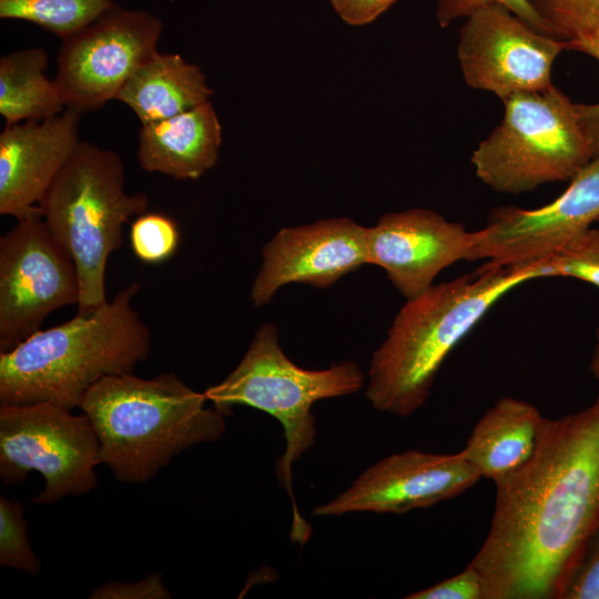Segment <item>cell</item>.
<instances>
[{
  "label": "cell",
  "mask_w": 599,
  "mask_h": 599,
  "mask_svg": "<svg viewBox=\"0 0 599 599\" xmlns=\"http://www.w3.org/2000/svg\"><path fill=\"white\" fill-rule=\"evenodd\" d=\"M221 143V122L211 101H206L143 124L138 134V161L148 172L179 181L196 180L216 164Z\"/></svg>",
  "instance_id": "e0dca14e"
},
{
  "label": "cell",
  "mask_w": 599,
  "mask_h": 599,
  "mask_svg": "<svg viewBox=\"0 0 599 599\" xmlns=\"http://www.w3.org/2000/svg\"><path fill=\"white\" fill-rule=\"evenodd\" d=\"M502 102L501 123L471 156L477 177L494 191L520 194L571 180L592 160L576 103L555 85Z\"/></svg>",
  "instance_id": "52a82bcc"
},
{
  "label": "cell",
  "mask_w": 599,
  "mask_h": 599,
  "mask_svg": "<svg viewBox=\"0 0 599 599\" xmlns=\"http://www.w3.org/2000/svg\"><path fill=\"white\" fill-rule=\"evenodd\" d=\"M336 14L349 26H365L376 20L397 0H329Z\"/></svg>",
  "instance_id": "f546056e"
},
{
  "label": "cell",
  "mask_w": 599,
  "mask_h": 599,
  "mask_svg": "<svg viewBox=\"0 0 599 599\" xmlns=\"http://www.w3.org/2000/svg\"><path fill=\"white\" fill-rule=\"evenodd\" d=\"M551 26L555 38L569 43L570 50L587 53L599 61V0H530ZM580 124L589 140L592 159L599 158V103H576Z\"/></svg>",
  "instance_id": "44dd1931"
},
{
  "label": "cell",
  "mask_w": 599,
  "mask_h": 599,
  "mask_svg": "<svg viewBox=\"0 0 599 599\" xmlns=\"http://www.w3.org/2000/svg\"><path fill=\"white\" fill-rule=\"evenodd\" d=\"M162 30L156 17L115 3L62 39L53 80L67 109L83 113L115 100L129 78L159 52Z\"/></svg>",
  "instance_id": "30bf717a"
},
{
  "label": "cell",
  "mask_w": 599,
  "mask_h": 599,
  "mask_svg": "<svg viewBox=\"0 0 599 599\" xmlns=\"http://www.w3.org/2000/svg\"><path fill=\"white\" fill-rule=\"evenodd\" d=\"M91 599H170L172 593L164 586L161 573H150L133 582L111 581L95 588Z\"/></svg>",
  "instance_id": "f1b7e54d"
},
{
  "label": "cell",
  "mask_w": 599,
  "mask_h": 599,
  "mask_svg": "<svg viewBox=\"0 0 599 599\" xmlns=\"http://www.w3.org/2000/svg\"><path fill=\"white\" fill-rule=\"evenodd\" d=\"M73 258L41 214L18 220L0 238V353L40 331L52 312L78 305Z\"/></svg>",
  "instance_id": "9c48e42d"
},
{
  "label": "cell",
  "mask_w": 599,
  "mask_h": 599,
  "mask_svg": "<svg viewBox=\"0 0 599 599\" xmlns=\"http://www.w3.org/2000/svg\"><path fill=\"white\" fill-rule=\"evenodd\" d=\"M132 283L111 302L40 329L0 353V405L54 403L79 407L106 376L131 374L151 352V333L132 305Z\"/></svg>",
  "instance_id": "3957f363"
},
{
  "label": "cell",
  "mask_w": 599,
  "mask_h": 599,
  "mask_svg": "<svg viewBox=\"0 0 599 599\" xmlns=\"http://www.w3.org/2000/svg\"><path fill=\"white\" fill-rule=\"evenodd\" d=\"M599 221V158L570 180L555 201L532 210L501 206L493 210L478 230L471 261L490 266L540 262Z\"/></svg>",
  "instance_id": "7c38bea8"
},
{
  "label": "cell",
  "mask_w": 599,
  "mask_h": 599,
  "mask_svg": "<svg viewBox=\"0 0 599 599\" xmlns=\"http://www.w3.org/2000/svg\"><path fill=\"white\" fill-rule=\"evenodd\" d=\"M206 400L172 372L151 379L131 373L102 378L79 408L98 436L99 463L119 481L142 484L182 451L222 437L226 414Z\"/></svg>",
  "instance_id": "277c9868"
},
{
  "label": "cell",
  "mask_w": 599,
  "mask_h": 599,
  "mask_svg": "<svg viewBox=\"0 0 599 599\" xmlns=\"http://www.w3.org/2000/svg\"><path fill=\"white\" fill-rule=\"evenodd\" d=\"M542 263L545 277H573L599 287V230L589 227Z\"/></svg>",
  "instance_id": "cb8c5ba5"
},
{
  "label": "cell",
  "mask_w": 599,
  "mask_h": 599,
  "mask_svg": "<svg viewBox=\"0 0 599 599\" xmlns=\"http://www.w3.org/2000/svg\"><path fill=\"white\" fill-rule=\"evenodd\" d=\"M180 232L170 216L144 212L135 216L130 227V243L134 255L148 264H160L176 251Z\"/></svg>",
  "instance_id": "d4e9b609"
},
{
  "label": "cell",
  "mask_w": 599,
  "mask_h": 599,
  "mask_svg": "<svg viewBox=\"0 0 599 599\" xmlns=\"http://www.w3.org/2000/svg\"><path fill=\"white\" fill-rule=\"evenodd\" d=\"M494 484L490 527L468 564L484 599H561L599 529V396L545 417L529 460Z\"/></svg>",
  "instance_id": "6da1fadb"
},
{
  "label": "cell",
  "mask_w": 599,
  "mask_h": 599,
  "mask_svg": "<svg viewBox=\"0 0 599 599\" xmlns=\"http://www.w3.org/2000/svg\"><path fill=\"white\" fill-rule=\"evenodd\" d=\"M365 382L366 375L355 362L343 361L324 369L300 367L282 349L275 325L263 323L235 369L204 392L207 400L226 415L234 406H250L274 417L283 427L285 450L276 475L292 502L291 539L301 546L308 540L311 527L294 499L292 469L316 440L312 407L322 399L356 393Z\"/></svg>",
  "instance_id": "5b68a950"
},
{
  "label": "cell",
  "mask_w": 599,
  "mask_h": 599,
  "mask_svg": "<svg viewBox=\"0 0 599 599\" xmlns=\"http://www.w3.org/2000/svg\"><path fill=\"white\" fill-rule=\"evenodd\" d=\"M542 277V261L484 264L406 300L369 362L365 396L373 408L399 417L418 410L447 356L487 312L517 286Z\"/></svg>",
  "instance_id": "7a4b0ae2"
},
{
  "label": "cell",
  "mask_w": 599,
  "mask_h": 599,
  "mask_svg": "<svg viewBox=\"0 0 599 599\" xmlns=\"http://www.w3.org/2000/svg\"><path fill=\"white\" fill-rule=\"evenodd\" d=\"M369 264L367 227L348 217L284 227L263 247L252 288L256 307L267 304L284 285L304 283L326 288Z\"/></svg>",
  "instance_id": "5bb4252c"
},
{
  "label": "cell",
  "mask_w": 599,
  "mask_h": 599,
  "mask_svg": "<svg viewBox=\"0 0 599 599\" xmlns=\"http://www.w3.org/2000/svg\"><path fill=\"white\" fill-rule=\"evenodd\" d=\"M47 64L48 54L41 47L0 58V114L6 125L41 121L67 109L57 83L44 74Z\"/></svg>",
  "instance_id": "ffe728a7"
},
{
  "label": "cell",
  "mask_w": 599,
  "mask_h": 599,
  "mask_svg": "<svg viewBox=\"0 0 599 599\" xmlns=\"http://www.w3.org/2000/svg\"><path fill=\"white\" fill-rule=\"evenodd\" d=\"M567 41L542 34L499 3L467 17L459 32L458 60L466 83L501 100L549 89L556 58Z\"/></svg>",
  "instance_id": "8fae6325"
},
{
  "label": "cell",
  "mask_w": 599,
  "mask_h": 599,
  "mask_svg": "<svg viewBox=\"0 0 599 599\" xmlns=\"http://www.w3.org/2000/svg\"><path fill=\"white\" fill-rule=\"evenodd\" d=\"M589 369L592 376L596 379H599V328L596 332V344H595L593 353H592L591 361L589 364Z\"/></svg>",
  "instance_id": "4dcf8cb0"
},
{
  "label": "cell",
  "mask_w": 599,
  "mask_h": 599,
  "mask_svg": "<svg viewBox=\"0 0 599 599\" xmlns=\"http://www.w3.org/2000/svg\"><path fill=\"white\" fill-rule=\"evenodd\" d=\"M481 479L460 451L417 449L388 455L366 468L344 491L313 515L404 514L454 498Z\"/></svg>",
  "instance_id": "4fadbf2b"
},
{
  "label": "cell",
  "mask_w": 599,
  "mask_h": 599,
  "mask_svg": "<svg viewBox=\"0 0 599 599\" xmlns=\"http://www.w3.org/2000/svg\"><path fill=\"white\" fill-rule=\"evenodd\" d=\"M99 439L89 418L42 402L0 405V478L7 485L38 471L44 488L32 504L50 505L97 486Z\"/></svg>",
  "instance_id": "ba28073f"
},
{
  "label": "cell",
  "mask_w": 599,
  "mask_h": 599,
  "mask_svg": "<svg viewBox=\"0 0 599 599\" xmlns=\"http://www.w3.org/2000/svg\"><path fill=\"white\" fill-rule=\"evenodd\" d=\"M407 599H484V582L471 566L428 588L407 595Z\"/></svg>",
  "instance_id": "4316f807"
},
{
  "label": "cell",
  "mask_w": 599,
  "mask_h": 599,
  "mask_svg": "<svg viewBox=\"0 0 599 599\" xmlns=\"http://www.w3.org/2000/svg\"><path fill=\"white\" fill-rule=\"evenodd\" d=\"M488 3L505 6L536 31L555 37L551 26L537 12L530 0H438L436 18L439 26L445 28Z\"/></svg>",
  "instance_id": "484cf974"
},
{
  "label": "cell",
  "mask_w": 599,
  "mask_h": 599,
  "mask_svg": "<svg viewBox=\"0 0 599 599\" xmlns=\"http://www.w3.org/2000/svg\"><path fill=\"white\" fill-rule=\"evenodd\" d=\"M81 113L6 125L0 133V214H41L40 204L80 144Z\"/></svg>",
  "instance_id": "2e32d148"
},
{
  "label": "cell",
  "mask_w": 599,
  "mask_h": 599,
  "mask_svg": "<svg viewBox=\"0 0 599 599\" xmlns=\"http://www.w3.org/2000/svg\"><path fill=\"white\" fill-rule=\"evenodd\" d=\"M212 94L199 65L176 53L156 52L129 78L115 100L128 105L143 125L191 110Z\"/></svg>",
  "instance_id": "d6986e66"
},
{
  "label": "cell",
  "mask_w": 599,
  "mask_h": 599,
  "mask_svg": "<svg viewBox=\"0 0 599 599\" xmlns=\"http://www.w3.org/2000/svg\"><path fill=\"white\" fill-rule=\"evenodd\" d=\"M23 511L20 502L0 497V566L34 577L41 561L31 548Z\"/></svg>",
  "instance_id": "603a6c76"
},
{
  "label": "cell",
  "mask_w": 599,
  "mask_h": 599,
  "mask_svg": "<svg viewBox=\"0 0 599 599\" xmlns=\"http://www.w3.org/2000/svg\"><path fill=\"white\" fill-rule=\"evenodd\" d=\"M114 4L113 0H0V18L32 22L62 40Z\"/></svg>",
  "instance_id": "7402d4cb"
},
{
  "label": "cell",
  "mask_w": 599,
  "mask_h": 599,
  "mask_svg": "<svg viewBox=\"0 0 599 599\" xmlns=\"http://www.w3.org/2000/svg\"><path fill=\"white\" fill-rule=\"evenodd\" d=\"M478 232L428 209L387 213L367 227L369 264L382 267L406 298L425 292L458 261H471Z\"/></svg>",
  "instance_id": "9a60e30c"
},
{
  "label": "cell",
  "mask_w": 599,
  "mask_h": 599,
  "mask_svg": "<svg viewBox=\"0 0 599 599\" xmlns=\"http://www.w3.org/2000/svg\"><path fill=\"white\" fill-rule=\"evenodd\" d=\"M544 420L532 404L502 397L480 417L461 453L481 478L495 483L529 460Z\"/></svg>",
  "instance_id": "ac0fdd59"
},
{
  "label": "cell",
  "mask_w": 599,
  "mask_h": 599,
  "mask_svg": "<svg viewBox=\"0 0 599 599\" xmlns=\"http://www.w3.org/2000/svg\"><path fill=\"white\" fill-rule=\"evenodd\" d=\"M561 599H599V529L590 540Z\"/></svg>",
  "instance_id": "83f0119b"
},
{
  "label": "cell",
  "mask_w": 599,
  "mask_h": 599,
  "mask_svg": "<svg viewBox=\"0 0 599 599\" xmlns=\"http://www.w3.org/2000/svg\"><path fill=\"white\" fill-rule=\"evenodd\" d=\"M122 158L81 141L44 195L41 215L73 258L80 281L77 314L106 304L109 256L123 244V226L148 211L149 197L124 189Z\"/></svg>",
  "instance_id": "8992f818"
}]
</instances>
